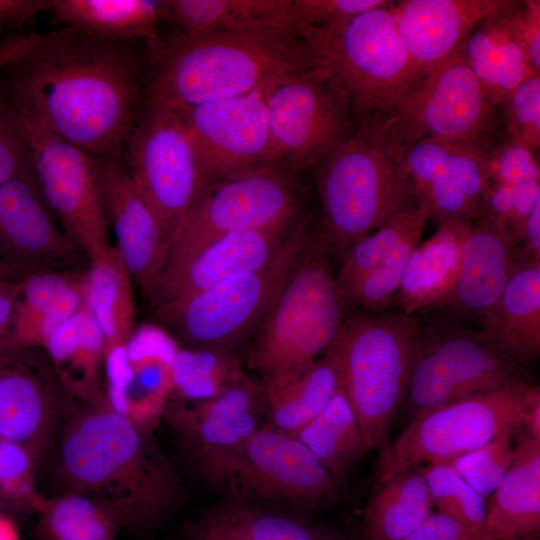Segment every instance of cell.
<instances>
[{"label":"cell","instance_id":"cell-1","mask_svg":"<svg viewBox=\"0 0 540 540\" xmlns=\"http://www.w3.org/2000/svg\"><path fill=\"white\" fill-rule=\"evenodd\" d=\"M127 41L47 33L2 87L19 113L98 159L123 156L141 102V64Z\"/></svg>","mask_w":540,"mask_h":540},{"label":"cell","instance_id":"cell-2","mask_svg":"<svg viewBox=\"0 0 540 540\" xmlns=\"http://www.w3.org/2000/svg\"><path fill=\"white\" fill-rule=\"evenodd\" d=\"M58 473L65 491L109 506L130 531L155 527L181 498L179 473L152 432L110 407L83 403L72 412L60 439Z\"/></svg>","mask_w":540,"mask_h":540},{"label":"cell","instance_id":"cell-3","mask_svg":"<svg viewBox=\"0 0 540 540\" xmlns=\"http://www.w3.org/2000/svg\"><path fill=\"white\" fill-rule=\"evenodd\" d=\"M149 60L146 108L173 110L258 93L284 76L314 68L304 43L281 29L169 37L149 51Z\"/></svg>","mask_w":540,"mask_h":540},{"label":"cell","instance_id":"cell-4","mask_svg":"<svg viewBox=\"0 0 540 540\" xmlns=\"http://www.w3.org/2000/svg\"><path fill=\"white\" fill-rule=\"evenodd\" d=\"M314 168L320 233L340 264L357 242L416 200L404 153L374 121L356 122L347 141Z\"/></svg>","mask_w":540,"mask_h":540},{"label":"cell","instance_id":"cell-5","mask_svg":"<svg viewBox=\"0 0 540 540\" xmlns=\"http://www.w3.org/2000/svg\"><path fill=\"white\" fill-rule=\"evenodd\" d=\"M318 218L303 214L265 266L237 274L184 300L157 307L167 335L186 349L230 351L252 339L319 235Z\"/></svg>","mask_w":540,"mask_h":540},{"label":"cell","instance_id":"cell-6","mask_svg":"<svg viewBox=\"0 0 540 540\" xmlns=\"http://www.w3.org/2000/svg\"><path fill=\"white\" fill-rule=\"evenodd\" d=\"M415 316L400 310L347 308L331 346L339 356L342 388L368 450L380 452L403 405L419 344Z\"/></svg>","mask_w":540,"mask_h":540},{"label":"cell","instance_id":"cell-7","mask_svg":"<svg viewBox=\"0 0 540 540\" xmlns=\"http://www.w3.org/2000/svg\"><path fill=\"white\" fill-rule=\"evenodd\" d=\"M320 229V228H319ZM321 233L250 344L248 365L264 389L302 373L334 341L347 309Z\"/></svg>","mask_w":540,"mask_h":540},{"label":"cell","instance_id":"cell-8","mask_svg":"<svg viewBox=\"0 0 540 540\" xmlns=\"http://www.w3.org/2000/svg\"><path fill=\"white\" fill-rule=\"evenodd\" d=\"M197 474L237 501H270L308 509L334 505L341 488L322 461L294 435L264 424Z\"/></svg>","mask_w":540,"mask_h":540},{"label":"cell","instance_id":"cell-9","mask_svg":"<svg viewBox=\"0 0 540 540\" xmlns=\"http://www.w3.org/2000/svg\"><path fill=\"white\" fill-rule=\"evenodd\" d=\"M369 121L378 123L403 153L427 138L489 151L499 126L497 107L457 48L425 69L385 113Z\"/></svg>","mask_w":540,"mask_h":540},{"label":"cell","instance_id":"cell-10","mask_svg":"<svg viewBox=\"0 0 540 540\" xmlns=\"http://www.w3.org/2000/svg\"><path fill=\"white\" fill-rule=\"evenodd\" d=\"M303 203V189L294 172L279 164L207 184L173 237L158 277L219 237L298 219Z\"/></svg>","mask_w":540,"mask_h":540},{"label":"cell","instance_id":"cell-11","mask_svg":"<svg viewBox=\"0 0 540 540\" xmlns=\"http://www.w3.org/2000/svg\"><path fill=\"white\" fill-rule=\"evenodd\" d=\"M389 4L357 15L314 58L347 98L355 121L385 113L421 74L397 31Z\"/></svg>","mask_w":540,"mask_h":540},{"label":"cell","instance_id":"cell-12","mask_svg":"<svg viewBox=\"0 0 540 540\" xmlns=\"http://www.w3.org/2000/svg\"><path fill=\"white\" fill-rule=\"evenodd\" d=\"M530 385L518 379L412 418L402 433L380 452L375 470L377 484L414 466L451 461L504 430L520 427Z\"/></svg>","mask_w":540,"mask_h":540},{"label":"cell","instance_id":"cell-13","mask_svg":"<svg viewBox=\"0 0 540 540\" xmlns=\"http://www.w3.org/2000/svg\"><path fill=\"white\" fill-rule=\"evenodd\" d=\"M19 116L45 203L91 265L111 263L118 251L108 236L99 159L59 138L33 118L21 113Z\"/></svg>","mask_w":540,"mask_h":540},{"label":"cell","instance_id":"cell-14","mask_svg":"<svg viewBox=\"0 0 540 540\" xmlns=\"http://www.w3.org/2000/svg\"><path fill=\"white\" fill-rule=\"evenodd\" d=\"M261 95L274 161L294 173L317 166L356 127L347 98L316 68L284 76Z\"/></svg>","mask_w":540,"mask_h":540},{"label":"cell","instance_id":"cell-15","mask_svg":"<svg viewBox=\"0 0 540 540\" xmlns=\"http://www.w3.org/2000/svg\"><path fill=\"white\" fill-rule=\"evenodd\" d=\"M123 155L137 192L159 225L167 252L185 215L207 185L178 112L146 108Z\"/></svg>","mask_w":540,"mask_h":540},{"label":"cell","instance_id":"cell-16","mask_svg":"<svg viewBox=\"0 0 540 540\" xmlns=\"http://www.w3.org/2000/svg\"><path fill=\"white\" fill-rule=\"evenodd\" d=\"M519 367L481 330L456 324L420 328L403 404L414 418L438 406L523 379Z\"/></svg>","mask_w":540,"mask_h":540},{"label":"cell","instance_id":"cell-17","mask_svg":"<svg viewBox=\"0 0 540 540\" xmlns=\"http://www.w3.org/2000/svg\"><path fill=\"white\" fill-rule=\"evenodd\" d=\"M176 111L207 184L276 164L261 92Z\"/></svg>","mask_w":540,"mask_h":540},{"label":"cell","instance_id":"cell-18","mask_svg":"<svg viewBox=\"0 0 540 540\" xmlns=\"http://www.w3.org/2000/svg\"><path fill=\"white\" fill-rule=\"evenodd\" d=\"M266 413L261 383L245 376L203 401H168L164 412L195 471L232 450L262 426Z\"/></svg>","mask_w":540,"mask_h":540},{"label":"cell","instance_id":"cell-19","mask_svg":"<svg viewBox=\"0 0 540 540\" xmlns=\"http://www.w3.org/2000/svg\"><path fill=\"white\" fill-rule=\"evenodd\" d=\"M66 395L43 348L0 354V440L23 445L38 457Z\"/></svg>","mask_w":540,"mask_h":540},{"label":"cell","instance_id":"cell-20","mask_svg":"<svg viewBox=\"0 0 540 540\" xmlns=\"http://www.w3.org/2000/svg\"><path fill=\"white\" fill-rule=\"evenodd\" d=\"M302 215L279 226L215 239L174 270L160 275L150 294L151 300L156 308L175 303L237 274L265 266L281 249Z\"/></svg>","mask_w":540,"mask_h":540},{"label":"cell","instance_id":"cell-21","mask_svg":"<svg viewBox=\"0 0 540 540\" xmlns=\"http://www.w3.org/2000/svg\"><path fill=\"white\" fill-rule=\"evenodd\" d=\"M0 248L27 275L56 270L75 253L53 222L34 173L0 184Z\"/></svg>","mask_w":540,"mask_h":540},{"label":"cell","instance_id":"cell-22","mask_svg":"<svg viewBox=\"0 0 540 540\" xmlns=\"http://www.w3.org/2000/svg\"><path fill=\"white\" fill-rule=\"evenodd\" d=\"M526 0H502L465 36L457 49L489 102L499 107L535 74L523 46Z\"/></svg>","mask_w":540,"mask_h":540},{"label":"cell","instance_id":"cell-23","mask_svg":"<svg viewBox=\"0 0 540 540\" xmlns=\"http://www.w3.org/2000/svg\"><path fill=\"white\" fill-rule=\"evenodd\" d=\"M526 258L506 227L476 219L463 243L456 282L437 308L481 321Z\"/></svg>","mask_w":540,"mask_h":540},{"label":"cell","instance_id":"cell-24","mask_svg":"<svg viewBox=\"0 0 540 540\" xmlns=\"http://www.w3.org/2000/svg\"><path fill=\"white\" fill-rule=\"evenodd\" d=\"M108 224L116 249L131 277L150 296L164 258L159 225L124 165L118 159H99Z\"/></svg>","mask_w":540,"mask_h":540},{"label":"cell","instance_id":"cell-25","mask_svg":"<svg viewBox=\"0 0 540 540\" xmlns=\"http://www.w3.org/2000/svg\"><path fill=\"white\" fill-rule=\"evenodd\" d=\"M502 0L392 1L397 31L422 73L451 55L472 28Z\"/></svg>","mask_w":540,"mask_h":540},{"label":"cell","instance_id":"cell-26","mask_svg":"<svg viewBox=\"0 0 540 540\" xmlns=\"http://www.w3.org/2000/svg\"><path fill=\"white\" fill-rule=\"evenodd\" d=\"M86 271L48 270L24 276L20 300L0 354L43 348L50 335L84 304Z\"/></svg>","mask_w":540,"mask_h":540},{"label":"cell","instance_id":"cell-27","mask_svg":"<svg viewBox=\"0 0 540 540\" xmlns=\"http://www.w3.org/2000/svg\"><path fill=\"white\" fill-rule=\"evenodd\" d=\"M493 540H527L540 531V439L519 427L512 462L486 503Z\"/></svg>","mask_w":540,"mask_h":540},{"label":"cell","instance_id":"cell-28","mask_svg":"<svg viewBox=\"0 0 540 540\" xmlns=\"http://www.w3.org/2000/svg\"><path fill=\"white\" fill-rule=\"evenodd\" d=\"M481 322L487 339L514 362L539 357L540 261L520 264Z\"/></svg>","mask_w":540,"mask_h":540},{"label":"cell","instance_id":"cell-29","mask_svg":"<svg viewBox=\"0 0 540 540\" xmlns=\"http://www.w3.org/2000/svg\"><path fill=\"white\" fill-rule=\"evenodd\" d=\"M69 396L84 404L109 407L104 381V340L85 301L43 346Z\"/></svg>","mask_w":540,"mask_h":540},{"label":"cell","instance_id":"cell-30","mask_svg":"<svg viewBox=\"0 0 540 540\" xmlns=\"http://www.w3.org/2000/svg\"><path fill=\"white\" fill-rule=\"evenodd\" d=\"M472 223L444 222L414 249L392 303L414 316L437 308L452 290Z\"/></svg>","mask_w":540,"mask_h":540},{"label":"cell","instance_id":"cell-31","mask_svg":"<svg viewBox=\"0 0 540 540\" xmlns=\"http://www.w3.org/2000/svg\"><path fill=\"white\" fill-rule=\"evenodd\" d=\"M292 0H166L163 20L171 37L196 39L262 29L291 31Z\"/></svg>","mask_w":540,"mask_h":540},{"label":"cell","instance_id":"cell-32","mask_svg":"<svg viewBox=\"0 0 540 540\" xmlns=\"http://www.w3.org/2000/svg\"><path fill=\"white\" fill-rule=\"evenodd\" d=\"M45 12L66 29L109 40H143L149 51L162 40L159 0H47Z\"/></svg>","mask_w":540,"mask_h":540},{"label":"cell","instance_id":"cell-33","mask_svg":"<svg viewBox=\"0 0 540 540\" xmlns=\"http://www.w3.org/2000/svg\"><path fill=\"white\" fill-rule=\"evenodd\" d=\"M487 153L484 148L455 143L449 160L416 201L427 210L428 219L473 223L483 214L489 186Z\"/></svg>","mask_w":540,"mask_h":540},{"label":"cell","instance_id":"cell-34","mask_svg":"<svg viewBox=\"0 0 540 540\" xmlns=\"http://www.w3.org/2000/svg\"><path fill=\"white\" fill-rule=\"evenodd\" d=\"M423 466L405 469L377 484L362 518L363 540H403L431 513Z\"/></svg>","mask_w":540,"mask_h":540},{"label":"cell","instance_id":"cell-35","mask_svg":"<svg viewBox=\"0 0 540 540\" xmlns=\"http://www.w3.org/2000/svg\"><path fill=\"white\" fill-rule=\"evenodd\" d=\"M342 385L340 360L330 345L297 377L263 388L268 425L292 435L317 416Z\"/></svg>","mask_w":540,"mask_h":540},{"label":"cell","instance_id":"cell-36","mask_svg":"<svg viewBox=\"0 0 540 540\" xmlns=\"http://www.w3.org/2000/svg\"><path fill=\"white\" fill-rule=\"evenodd\" d=\"M294 436L322 461L341 490L369 451L342 385L326 407Z\"/></svg>","mask_w":540,"mask_h":540},{"label":"cell","instance_id":"cell-37","mask_svg":"<svg viewBox=\"0 0 540 540\" xmlns=\"http://www.w3.org/2000/svg\"><path fill=\"white\" fill-rule=\"evenodd\" d=\"M85 304L104 340V358L125 348L135 329V303L131 277L119 255L108 264L86 271Z\"/></svg>","mask_w":540,"mask_h":540},{"label":"cell","instance_id":"cell-38","mask_svg":"<svg viewBox=\"0 0 540 540\" xmlns=\"http://www.w3.org/2000/svg\"><path fill=\"white\" fill-rule=\"evenodd\" d=\"M36 514V540H116L125 529L115 510L76 492L45 496Z\"/></svg>","mask_w":540,"mask_h":540},{"label":"cell","instance_id":"cell-39","mask_svg":"<svg viewBox=\"0 0 540 540\" xmlns=\"http://www.w3.org/2000/svg\"><path fill=\"white\" fill-rule=\"evenodd\" d=\"M245 376L230 351L178 348L173 355V393L182 400L213 398Z\"/></svg>","mask_w":540,"mask_h":540},{"label":"cell","instance_id":"cell-40","mask_svg":"<svg viewBox=\"0 0 540 540\" xmlns=\"http://www.w3.org/2000/svg\"><path fill=\"white\" fill-rule=\"evenodd\" d=\"M427 220V210L415 200L357 242L336 274V283L343 299L353 284L376 267L405 237L425 228Z\"/></svg>","mask_w":540,"mask_h":540},{"label":"cell","instance_id":"cell-41","mask_svg":"<svg viewBox=\"0 0 540 540\" xmlns=\"http://www.w3.org/2000/svg\"><path fill=\"white\" fill-rule=\"evenodd\" d=\"M424 475L432 508L462 525L475 540H493L486 522V503L450 461L427 464Z\"/></svg>","mask_w":540,"mask_h":540},{"label":"cell","instance_id":"cell-42","mask_svg":"<svg viewBox=\"0 0 540 540\" xmlns=\"http://www.w3.org/2000/svg\"><path fill=\"white\" fill-rule=\"evenodd\" d=\"M386 0H292L291 31L313 58L357 15L389 4Z\"/></svg>","mask_w":540,"mask_h":540},{"label":"cell","instance_id":"cell-43","mask_svg":"<svg viewBox=\"0 0 540 540\" xmlns=\"http://www.w3.org/2000/svg\"><path fill=\"white\" fill-rule=\"evenodd\" d=\"M243 540H323L325 534L286 515L233 500L206 513Z\"/></svg>","mask_w":540,"mask_h":540},{"label":"cell","instance_id":"cell-44","mask_svg":"<svg viewBox=\"0 0 540 540\" xmlns=\"http://www.w3.org/2000/svg\"><path fill=\"white\" fill-rule=\"evenodd\" d=\"M423 231L424 228L410 233L376 267L355 282L344 297L346 307L364 312L387 310Z\"/></svg>","mask_w":540,"mask_h":540},{"label":"cell","instance_id":"cell-45","mask_svg":"<svg viewBox=\"0 0 540 540\" xmlns=\"http://www.w3.org/2000/svg\"><path fill=\"white\" fill-rule=\"evenodd\" d=\"M36 459L27 447L0 440V512H37L45 496L35 482Z\"/></svg>","mask_w":540,"mask_h":540},{"label":"cell","instance_id":"cell-46","mask_svg":"<svg viewBox=\"0 0 540 540\" xmlns=\"http://www.w3.org/2000/svg\"><path fill=\"white\" fill-rule=\"evenodd\" d=\"M517 428L504 430L482 446L450 461L460 476L486 500L512 462Z\"/></svg>","mask_w":540,"mask_h":540},{"label":"cell","instance_id":"cell-47","mask_svg":"<svg viewBox=\"0 0 540 540\" xmlns=\"http://www.w3.org/2000/svg\"><path fill=\"white\" fill-rule=\"evenodd\" d=\"M503 107L506 136L534 150L540 147V75L522 82Z\"/></svg>","mask_w":540,"mask_h":540},{"label":"cell","instance_id":"cell-48","mask_svg":"<svg viewBox=\"0 0 540 540\" xmlns=\"http://www.w3.org/2000/svg\"><path fill=\"white\" fill-rule=\"evenodd\" d=\"M33 173L31 152L21 118L0 86V184Z\"/></svg>","mask_w":540,"mask_h":540},{"label":"cell","instance_id":"cell-49","mask_svg":"<svg viewBox=\"0 0 540 540\" xmlns=\"http://www.w3.org/2000/svg\"><path fill=\"white\" fill-rule=\"evenodd\" d=\"M489 182L514 187L528 179H540L536 150L506 136L487 153Z\"/></svg>","mask_w":540,"mask_h":540},{"label":"cell","instance_id":"cell-50","mask_svg":"<svg viewBox=\"0 0 540 540\" xmlns=\"http://www.w3.org/2000/svg\"><path fill=\"white\" fill-rule=\"evenodd\" d=\"M403 540H475V538L456 521L433 512Z\"/></svg>","mask_w":540,"mask_h":540},{"label":"cell","instance_id":"cell-51","mask_svg":"<svg viewBox=\"0 0 540 540\" xmlns=\"http://www.w3.org/2000/svg\"><path fill=\"white\" fill-rule=\"evenodd\" d=\"M514 199L508 231L519 243L526 217L537 200L540 199V179L524 180L513 187Z\"/></svg>","mask_w":540,"mask_h":540},{"label":"cell","instance_id":"cell-52","mask_svg":"<svg viewBox=\"0 0 540 540\" xmlns=\"http://www.w3.org/2000/svg\"><path fill=\"white\" fill-rule=\"evenodd\" d=\"M47 33L25 32L0 40V70L30 57L44 42Z\"/></svg>","mask_w":540,"mask_h":540},{"label":"cell","instance_id":"cell-53","mask_svg":"<svg viewBox=\"0 0 540 540\" xmlns=\"http://www.w3.org/2000/svg\"><path fill=\"white\" fill-rule=\"evenodd\" d=\"M513 187L503 183L489 182L484 198V217L508 229L513 208Z\"/></svg>","mask_w":540,"mask_h":540},{"label":"cell","instance_id":"cell-54","mask_svg":"<svg viewBox=\"0 0 540 540\" xmlns=\"http://www.w3.org/2000/svg\"><path fill=\"white\" fill-rule=\"evenodd\" d=\"M523 46L535 74H540V1L528 0L523 29Z\"/></svg>","mask_w":540,"mask_h":540},{"label":"cell","instance_id":"cell-55","mask_svg":"<svg viewBox=\"0 0 540 540\" xmlns=\"http://www.w3.org/2000/svg\"><path fill=\"white\" fill-rule=\"evenodd\" d=\"M46 7L47 0H0V28L26 24Z\"/></svg>","mask_w":540,"mask_h":540},{"label":"cell","instance_id":"cell-56","mask_svg":"<svg viewBox=\"0 0 540 540\" xmlns=\"http://www.w3.org/2000/svg\"><path fill=\"white\" fill-rule=\"evenodd\" d=\"M179 540H243L234 533L220 526L206 513L184 524Z\"/></svg>","mask_w":540,"mask_h":540},{"label":"cell","instance_id":"cell-57","mask_svg":"<svg viewBox=\"0 0 540 540\" xmlns=\"http://www.w3.org/2000/svg\"><path fill=\"white\" fill-rule=\"evenodd\" d=\"M23 278L0 279V330L7 335L20 300Z\"/></svg>","mask_w":540,"mask_h":540},{"label":"cell","instance_id":"cell-58","mask_svg":"<svg viewBox=\"0 0 540 540\" xmlns=\"http://www.w3.org/2000/svg\"><path fill=\"white\" fill-rule=\"evenodd\" d=\"M519 245L527 258L540 261V199L524 221Z\"/></svg>","mask_w":540,"mask_h":540},{"label":"cell","instance_id":"cell-59","mask_svg":"<svg viewBox=\"0 0 540 540\" xmlns=\"http://www.w3.org/2000/svg\"><path fill=\"white\" fill-rule=\"evenodd\" d=\"M519 428L531 437L540 439V390L536 385H530L527 390Z\"/></svg>","mask_w":540,"mask_h":540},{"label":"cell","instance_id":"cell-60","mask_svg":"<svg viewBox=\"0 0 540 540\" xmlns=\"http://www.w3.org/2000/svg\"><path fill=\"white\" fill-rule=\"evenodd\" d=\"M0 540H20L16 523L4 512H0Z\"/></svg>","mask_w":540,"mask_h":540},{"label":"cell","instance_id":"cell-61","mask_svg":"<svg viewBox=\"0 0 540 540\" xmlns=\"http://www.w3.org/2000/svg\"><path fill=\"white\" fill-rule=\"evenodd\" d=\"M26 275L17 265L0 258V279H15Z\"/></svg>","mask_w":540,"mask_h":540},{"label":"cell","instance_id":"cell-62","mask_svg":"<svg viewBox=\"0 0 540 540\" xmlns=\"http://www.w3.org/2000/svg\"><path fill=\"white\" fill-rule=\"evenodd\" d=\"M323 540H346V539H344L342 537H339V536H336V535H327V534H325Z\"/></svg>","mask_w":540,"mask_h":540},{"label":"cell","instance_id":"cell-63","mask_svg":"<svg viewBox=\"0 0 540 540\" xmlns=\"http://www.w3.org/2000/svg\"><path fill=\"white\" fill-rule=\"evenodd\" d=\"M6 338H7V334L0 330V350H1L2 346H3V343L5 342Z\"/></svg>","mask_w":540,"mask_h":540},{"label":"cell","instance_id":"cell-64","mask_svg":"<svg viewBox=\"0 0 540 540\" xmlns=\"http://www.w3.org/2000/svg\"><path fill=\"white\" fill-rule=\"evenodd\" d=\"M538 538H539V535H536V536H533V537H531V538H529L527 540H538Z\"/></svg>","mask_w":540,"mask_h":540}]
</instances>
